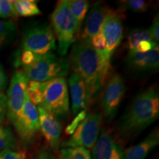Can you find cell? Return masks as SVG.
Wrapping results in <instances>:
<instances>
[{"label": "cell", "mask_w": 159, "mask_h": 159, "mask_svg": "<svg viewBox=\"0 0 159 159\" xmlns=\"http://www.w3.org/2000/svg\"><path fill=\"white\" fill-rule=\"evenodd\" d=\"M159 116V93L149 87L135 97L117 125L119 136H134L156 122Z\"/></svg>", "instance_id": "1"}, {"label": "cell", "mask_w": 159, "mask_h": 159, "mask_svg": "<svg viewBox=\"0 0 159 159\" xmlns=\"http://www.w3.org/2000/svg\"><path fill=\"white\" fill-rule=\"evenodd\" d=\"M13 6L17 16L30 17L41 14V11L38 7L35 1L33 0H19L13 1Z\"/></svg>", "instance_id": "19"}, {"label": "cell", "mask_w": 159, "mask_h": 159, "mask_svg": "<svg viewBox=\"0 0 159 159\" xmlns=\"http://www.w3.org/2000/svg\"><path fill=\"white\" fill-rule=\"evenodd\" d=\"M69 67L84 81L91 98L98 95L105 84L100 59L91 42L79 40L71 47L69 59Z\"/></svg>", "instance_id": "2"}, {"label": "cell", "mask_w": 159, "mask_h": 159, "mask_svg": "<svg viewBox=\"0 0 159 159\" xmlns=\"http://www.w3.org/2000/svg\"><path fill=\"white\" fill-rule=\"evenodd\" d=\"M16 147V139L11 128L0 124V152L7 150H12Z\"/></svg>", "instance_id": "20"}, {"label": "cell", "mask_w": 159, "mask_h": 159, "mask_svg": "<svg viewBox=\"0 0 159 159\" xmlns=\"http://www.w3.org/2000/svg\"><path fill=\"white\" fill-rule=\"evenodd\" d=\"M29 80L22 70H17L12 76L7 97V115L11 123L21 114L26 97Z\"/></svg>", "instance_id": "10"}, {"label": "cell", "mask_w": 159, "mask_h": 159, "mask_svg": "<svg viewBox=\"0 0 159 159\" xmlns=\"http://www.w3.org/2000/svg\"><path fill=\"white\" fill-rule=\"evenodd\" d=\"M17 16L13 6V1L0 0V18L11 19Z\"/></svg>", "instance_id": "25"}, {"label": "cell", "mask_w": 159, "mask_h": 159, "mask_svg": "<svg viewBox=\"0 0 159 159\" xmlns=\"http://www.w3.org/2000/svg\"><path fill=\"white\" fill-rule=\"evenodd\" d=\"M53 33L57 41V52L61 57L67 54L70 46L76 42L80 33L69 9V0H61L51 15Z\"/></svg>", "instance_id": "3"}, {"label": "cell", "mask_w": 159, "mask_h": 159, "mask_svg": "<svg viewBox=\"0 0 159 159\" xmlns=\"http://www.w3.org/2000/svg\"><path fill=\"white\" fill-rule=\"evenodd\" d=\"M124 16L125 13L122 12V9L114 10L108 8L101 30L106 42L105 60L110 64L111 57L118 48L122 40V21Z\"/></svg>", "instance_id": "9"}, {"label": "cell", "mask_w": 159, "mask_h": 159, "mask_svg": "<svg viewBox=\"0 0 159 159\" xmlns=\"http://www.w3.org/2000/svg\"><path fill=\"white\" fill-rule=\"evenodd\" d=\"M126 92V86L122 77L119 75H113L105 86L101 105L105 117L111 120L116 116Z\"/></svg>", "instance_id": "11"}, {"label": "cell", "mask_w": 159, "mask_h": 159, "mask_svg": "<svg viewBox=\"0 0 159 159\" xmlns=\"http://www.w3.org/2000/svg\"><path fill=\"white\" fill-rule=\"evenodd\" d=\"M58 159H92L90 152L82 147L66 148L60 152Z\"/></svg>", "instance_id": "22"}, {"label": "cell", "mask_w": 159, "mask_h": 159, "mask_svg": "<svg viewBox=\"0 0 159 159\" xmlns=\"http://www.w3.org/2000/svg\"><path fill=\"white\" fill-rule=\"evenodd\" d=\"M108 10L102 2H96L92 5L81 33L80 40L91 42V39L100 33Z\"/></svg>", "instance_id": "15"}, {"label": "cell", "mask_w": 159, "mask_h": 159, "mask_svg": "<svg viewBox=\"0 0 159 159\" xmlns=\"http://www.w3.org/2000/svg\"><path fill=\"white\" fill-rule=\"evenodd\" d=\"M41 102L39 107L57 119L66 117L69 113L68 85L64 77L40 83Z\"/></svg>", "instance_id": "4"}, {"label": "cell", "mask_w": 159, "mask_h": 159, "mask_svg": "<svg viewBox=\"0 0 159 159\" xmlns=\"http://www.w3.org/2000/svg\"><path fill=\"white\" fill-rule=\"evenodd\" d=\"M0 159H26V156L23 152L7 150L0 152Z\"/></svg>", "instance_id": "29"}, {"label": "cell", "mask_w": 159, "mask_h": 159, "mask_svg": "<svg viewBox=\"0 0 159 159\" xmlns=\"http://www.w3.org/2000/svg\"><path fill=\"white\" fill-rule=\"evenodd\" d=\"M12 125L24 144L33 142L40 130L39 114L38 108L31 102L28 94L26 97L21 114Z\"/></svg>", "instance_id": "8"}, {"label": "cell", "mask_w": 159, "mask_h": 159, "mask_svg": "<svg viewBox=\"0 0 159 159\" xmlns=\"http://www.w3.org/2000/svg\"><path fill=\"white\" fill-rule=\"evenodd\" d=\"M7 114V97L0 93V124H2Z\"/></svg>", "instance_id": "31"}, {"label": "cell", "mask_w": 159, "mask_h": 159, "mask_svg": "<svg viewBox=\"0 0 159 159\" xmlns=\"http://www.w3.org/2000/svg\"><path fill=\"white\" fill-rule=\"evenodd\" d=\"M69 63L63 57L53 53L39 55L30 65L23 66V71L30 81L43 83L51 80L64 77L68 74Z\"/></svg>", "instance_id": "5"}, {"label": "cell", "mask_w": 159, "mask_h": 159, "mask_svg": "<svg viewBox=\"0 0 159 159\" xmlns=\"http://www.w3.org/2000/svg\"><path fill=\"white\" fill-rule=\"evenodd\" d=\"M7 39H6V38H4V37H0V48H1L2 46L5 44V43L7 41Z\"/></svg>", "instance_id": "34"}, {"label": "cell", "mask_w": 159, "mask_h": 159, "mask_svg": "<svg viewBox=\"0 0 159 159\" xmlns=\"http://www.w3.org/2000/svg\"><path fill=\"white\" fill-rule=\"evenodd\" d=\"M149 33H150L152 40L157 43H158L159 41V19L158 15L157 14L156 17L154 18L153 21L151 25L150 29L148 30Z\"/></svg>", "instance_id": "28"}, {"label": "cell", "mask_w": 159, "mask_h": 159, "mask_svg": "<svg viewBox=\"0 0 159 159\" xmlns=\"http://www.w3.org/2000/svg\"><path fill=\"white\" fill-rule=\"evenodd\" d=\"M159 144L158 130H154L142 142L127 149L124 159H145L149 153Z\"/></svg>", "instance_id": "17"}, {"label": "cell", "mask_w": 159, "mask_h": 159, "mask_svg": "<svg viewBox=\"0 0 159 159\" xmlns=\"http://www.w3.org/2000/svg\"><path fill=\"white\" fill-rule=\"evenodd\" d=\"M7 85V77H6L5 71L0 64V93H2Z\"/></svg>", "instance_id": "32"}, {"label": "cell", "mask_w": 159, "mask_h": 159, "mask_svg": "<svg viewBox=\"0 0 159 159\" xmlns=\"http://www.w3.org/2000/svg\"><path fill=\"white\" fill-rule=\"evenodd\" d=\"M21 48L22 51H30L38 55L52 53L57 46L52 27L48 24L30 27L24 34Z\"/></svg>", "instance_id": "6"}, {"label": "cell", "mask_w": 159, "mask_h": 159, "mask_svg": "<svg viewBox=\"0 0 159 159\" xmlns=\"http://www.w3.org/2000/svg\"><path fill=\"white\" fill-rule=\"evenodd\" d=\"M102 119L101 114H86L85 118L80 123L70 139L63 143V148H94L99 136Z\"/></svg>", "instance_id": "7"}, {"label": "cell", "mask_w": 159, "mask_h": 159, "mask_svg": "<svg viewBox=\"0 0 159 159\" xmlns=\"http://www.w3.org/2000/svg\"><path fill=\"white\" fill-rule=\"evenodd\" d=\"M86 114H87L85 111H80L79 114H77L76 115V116H75V118L74 119V120L71 122L70 125H69L68 126H67L66 129V134L67 135H72L80 123L82 122L83 119L85 118Z\"/></svg>", "instance_id": "27"}, {"label": "cell", "mask_w": 159, "mask_h": 159, "mask_svg": "<svg viewBox=\"0 0 159 159\" xmlns=\"http://www.w3.org/2000/svg\"><path fill=\"white\" fill-rule=\"evenodd\" d=\"M122 9H127L128 11L135 12V13H142L147 11L150 4L144 0H127L121 1Z\"/></svg>", "instance_id": "23"}, {"label": "cell", "mask_w": 159, "mask_h": 159, "mask_svg": "<svg viewBox=\"0 0 159 159\" xmlns=\"http://www.w3.org/2000/svg\"><path fill=\"white\" fill-rule=\"evenodd\" d=\"M34 159H55L52 155L49 152H47V151H43L41 152L38 156L35 157Z\"/></svg>", "instance_id": "33"}, {"label": "cell", "mask_w": 159, "mask_h": 159, "mask_svg": "<svg viewBox=\"0 0 159 159\" xmlns=\"http://www.w3.org/2000/svg\"><path fill=\"white\" fill-rule=\"evenodd\" d=\"M71 98V111L76 116L80 111H85L92 100L89 89L82 78L75 73H72L69 78Z\"/></svg>", "instance_id": "12"}, {"label": "cell", "mask_w": 159, "mask_h": 159, "mask_svg": "<svg viewBox=\"0 0 159 159\" xmlns=\"http://www.w3.org/2000/svg\"><path fill=\"white\" fill-rule=\"evenodd\" d=\"M69 5L71 14L76 22L77 30L80 33L90 4L88 1L85 0H71L69 1Z\"/></svg>", "instance_id": "18"}, {"label": "cell", "mask_w": 159, "mask_h": 159, "mask_svg": "<svg viewBox=\"0 0 159 159\" xmlns=\"http://www.w3.org/2000/svg\"><path fill=\"white\" fill-rule=\"evenodd\" d=\"M39 114L40 130L46 142L53 150H57L61 140L62 126L57 118L49 114L41 107L38 108Z\"/></svg>", "instance_id": "13"}, {"label": "cell", "mask_w": 159, "mask_h": 159, "mask_svg": "<svg viewBox=\"0 0 159 159\" xmlns=\"http://www.w3.org/2000/svg\"><path fill=\"white\" fill-rule=\"evenodd\" d=\"M156 47H158V43L154 42V41H143L139 43L136 50L140 52H146L150 51L151 49H152Z\"/></svg>", "instance_id": "30"}, {"label": "cell", "mask_w": 159, "mask_h": 159, "mask_svg": "<svg viewBox=\"0 0 159 159\" xmlns=\"http://www.w3.org/2000/svg\"><path fill=\"white\" fill-rule=\"evenodd\" d=\"M94 159H124V152L106 130H102L100 136L93 148Z\"/></svg>", "instance_id": "16"}, {"label": "cell", "mask_w": 159, "mask_h": 159, "mask_svg": "<svg viewBox=\"0 0 159 159\" xmlns=\"http://www.w3.org/2000/svg\"><path fill=\"white\" fill-rule=\"evenodd\" d=\"M15 23L13 21H1L0 20V37L10 39L16 33Z\"/></svg>", "instance_id": "26"}, {"label": "cell", "mask_w": 159, "mask_h": 159, "mask_svg": "<svg viewBox=\"0 0 159 159\" xmlns=\"http://www.w3.org/2000/svg\"><path fill=\"white\" fill-rule=\"evenodd\" d=\"M143 41H152L148 30L136 28L131 30L128 36V48L129 51L136 50L139 43Z\"/></svg>", "instance_id": "21"}, {"label": "cell", "mask_w": 159, "mask_h": 159, "mask_svg": "<svg viewBox=\"0 0 159 159\" xmlns=\"http://www.w3.org/2000/svg\"><path fill=\"white\" fill-rule=\"evenodd\" d=\"M126 63L128 66L138 71H158L159 68V48L156 47L146 52L129 51Z\"/></svg>", "instance_id": "14"}, {"label": "cell", "mask_w": 159, "mask_h": 159, "mask_svg": "<svg viewBox=\"0 0 159 159\" xmlns=\"http://www.w3.org/2000/svg\"><path fill=\"white\" fill-rule=\"evenodd\" d=\"M39 82L36 81H30L27 85V94L30 97L31 102L36 105H40L41 102V91Z\"/></svg>", "instance_id": "24"}]
</instances>
